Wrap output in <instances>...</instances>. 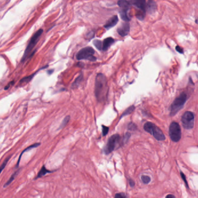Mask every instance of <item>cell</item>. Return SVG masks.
<instances>
[{
    "label": "cell",
    "mask_w": 198,
    "mask_h": 198,
    "mask_svg": "<svg viewBox=\"0 0 198 198\" xmlns=\"http://www.w3.org/2000/svg\"><path fill=\"white\" fill-rule=\"evenodd\" d=\"M109 88L106 77L99 73L96 75L95 85V95L100 103H104L107 99Z\"/></svg>",
    "instance_id": "1"
},
{
    "label": "cell",
    "mask_w": 198,
    "mask_h": 198,
    "mask_svg": "<svg viewBox=\"0 0 198 198\" xmlns=\"http://www.w3.org/2000/svg\"><path fill=\"white\" fill-rule=\"evenodd\" d=\"M188 96L185 92H182L180 96L174 100L170 106V116H174L184 107L187 100Z\"/></svg>",
    "instance_id": "2"
},
{
    "label": "cell",
    "mask_w": 198,
    "mask_h": 198,
    "mask_svg": "<svg viewBox=\"0 0 198 198\" xmlns=\"http://www.w3.org/2000/svg\"><path fill=\"white\" fill-rule=\"evenodd\" d=\"M144 129L153 136L154 138L158 141H164L166 139L165 136L162 130L152 122H146L144 125Z\"/></svg>",
    "instance_id": "3"
},
{
    "label": "cell",
    "mask_w": 198,
    "mask_h": 198,
    "mask_svg": "<svg viewBox=\"0 0 198 198\" xmlns=\"http://www.w3.org/2000/svg\"><path fill=\"white\" fill-rule=\"evenodd\" d=\"M95 53V50L92 47L87 46L82 48L77 53L76 58L78 60H87L91 61H95L96 57L94 54Z\"/></svg>",
    "instance_id": "4"
},
{
    "label": "cell",
    "mask_w": 198,
    "mask_h": 198,
    "mask_svg": "<svg viewBox=\"0 0 198 198\" xmlns=\"http://www.w3.org/2000/svg\"><path fill=\"white\" fill-rule=\"evenodd\" d=\"M169 136L173 142H178L181 138L180 126L176 122H171L169 126Z\"/></svg>",
    "instance_id": "5"
},
{
    "label": "cell",
    "mask_w": 198,
    "mask_h": 198,
    "mask_svg": "<svg viewBox=\"0 0 198 198\" xmlns=\"http://www.w3.org/2000/svg\"><path fill=\"white\" fill-rule=\"evenodd\" d=\"M120 141V135L118 134L111 136L107 141L106 146L104 148V152L105 154H109L114 151Z\"/></svg>",
    "instance_id": "6"
},
{
    "label": "cell",
    "mask_w": 198,
    "mask_h": 198,
    "mask_svg": "<svg viewBox=\"0 0 198 198\" xmlns=\"http://www.w3.org/2000/svg\"><path fill=\"white\" fill-rule=\"evenodd\" d=\"M43 33L42 29H39L34 34L32 37L30 39V41L28 44L27 48H26L25 52H24V55L23 56L22 59L24 60L26 57H27V56L30 53V52L32 51V50L33 49V48H34L35 45H36L38 41L39 38H40L41 35H42Z\"/></svg>",
    "instance_id": "7"
},
{
    "label": "cell",
    "mask_w": 198,
    "mask_h": 198,
    "mask_svg": "<svg viewBox=\"0 0 198 198\" xmlns=\"http://www.w3.org/2000/svg\"><path fill=\"white\" fill-rule=\"evenodd\" d=\"M195 116L193 112L191 111H186L182 115L181 122L183 127L186 129H191L194 126Z\"/></svg>",
    "instance_id": "8"
},
{
    "label": "cell",
    "mask_w": 198,
    "mask_h": 198,
    "mask_svg": "<svg viewBox=\"0 0 198 198\" xmlns=\"http://www.w3.org/2000/svg\"><path fill=\"white\" fill-rule=\"evenodd\" d=\"M130 31V24L128 22L122 23L117 29L118 33L121 37H125L128 35Z\"/></svg>",
    "instance_id": "9"
},
{
    "label": "cell",
    "mask_w": 198,
    "mask_h": 198,
    "mask_svg": "<svg viewBox=\"0 0 198 198\" xmlns=\"http://www.w3.org/2000/svg\"><path fill=\"white\" fill-rule=\"evenodd\" d=\"M130 3L134 5L139 9L140 11L146 12V0H130Z\"/></svg>",
    "instance_id": "10"
},
{
    "label": "cell",
    "mask_w": 198,
    "mask_h": 198,
    "mask_svg": "<svg viewBox=\"0 0 198 198\" xmlns=\"http://www.w3.org/2000/svg\"><path fill=\"white\" fill-rule=\"evenodd\" d=\"M157 9V5L154 0H148L146 4V11L148 14H152L156 12Z\"/></svg>",
    "instance_id": "11"
},
{
    "label": "cell",
    "mask_w": 198,
    "mask_h": 198,
    "mask_svg": "<svg viewBox=\"0 0 198 198\" xmlns=\"http://www.w3.org/2000/svg\"><path fill=\"white\" fill-rule=\"evenodd\" d=\"M118 22V16L116 15H114L111 17V18L109 19L108 21L106 23L104 26V27L105 28V29L109 30L112 28L113 27H114L116 25L117 23Z\"/></svg>",
    "instance_id": "12"
},
{
    "label": "cell",
    "mask_w": 198,
    "mask_h": 198,
    "mask_svg": "<svg viewBox=\"0 0 198 198\" xmlns=\"http://www.w3.org/2000/svg\"><path fill=\"white\" fill-rule=\"evenodd\" d=\"M117 4L119 7L120 8V10L125 12H128L131 5L130 2L126 0H119Z\"/></svg>",
    "instance_id": "13"
},
{
    "label": "cell",
    "mask_w": 198,
    "mask_h": 198,
    "mask_svg": "<svg viewBox=\"0 0 198 198\" xmlns=\"http://www.w3.org/2000/svg\"><path fill=\"white\" fill-rule=\"evenodd\" d=\"M115 42V39L112 37H108L104 39L103 41V50L106 51L110 48V47Z\"/></svg>",
    "instance_id": "14"
},
{
    "label": "cell",
    "mask_w": 198,
    "mask_h": 198,
    "mask_svg": "<svg viewBox=\"0 0 198 198\" xmlns=\"http://www.w3.org/2000/svg\"><path fill=\"white\" fill-rule=\"evenodd\" d=\"M52 172H53L52 171L49 170L47 169L46 167H45V165H44L42 167V168L40 170H39L37 176L35 178V180H37V179H38V178H41V177L44 176L45 175L48 174V173H52Z\"/></svg>",
    "instance_id": "15"
},
{
    "label": "cell",
    "mask_w": 198,
    "mask_h": 198,
    "mask_svg": "<svg viewBox=\"0 0 198 198\" xmlns=\"http://www.w3.org/2000/svg\"><path fill=\"white\" fill-rule=\"evenodd\" d=\"M40 146V143H35V144H34L33 145H31V146H30L29 147H28L27 148H26L25 150H24L23 151L21 154H20V155L19 156V159H18V161L17 162V165H16V167H19V163H20V159H21V158H22V155L23 154L24 152H26V151H29L30 150H31V149L33 148H37L38 146Z\"/></svg>",
    "instance_id": "16"
},
{
    "label": "cell",
    "mask_w": 198,
    "mask_h": 198,
    "mask_svg": "<svg viewBox=\"0 0 198 198\" xmlns=\"http://www.w3.org/2000/svg\"><path fill=\"white\" fill-rule=\"evenodd\" d=\"M19 170H18L16 171H15V172H14V173H13V174H12V176H11V177H10V178H9V180H8V181L4 185L3 187L4 188H6V187H7L8 186H9V185H10L11 183H12V182L14 181V180H15V178H16V177H17V176H18V174H19Z\"/></svg>",
    "instance_id": "17"
},
{
    "label": "cell",
    "mask_w": 198,
    "mask_h": 198,
    "mask_svg": "<svg viewBox=\"0 0 198 198\" xmlns=\"http://www.w3.org/2000/svg\"><path fill=\"white\" fill-rule=\"evenodd\" d=\"M82 81H83V75L82 74H81L80 75H79V76L75 79V80L74 82H73L71 87H72L73 89L78 88L79 87V86L80 85Z\"/></svg>",
    "instance_id": "18"
},
{
    "label": "cell",
    "mask_w": 198,
    "mask_h": 198,
    "mask_svg": "<svg viewBox=\"0 0 198 198\" xmlns=\"http://www.w3.org/2000/svg\"><path fill=\"white\" fill-rule=\"evenodd\" d=\"M135 107L134 106V105H131V106L129 107V108H127L123 113H122L121 116H120V119H122L123 117H124V116L130 114L131 112H133L134 110H135Z\"/></svg>",
    "instance_id": "19"
},
{
    "label": "cell",
    "mask_w": 198,
    "mask_h": 198,
    "mask_svg": "<svg viewBox=\"0 0 198 198\" xmlns=\"http://www.w3.org/2000/svg\"><path fill=\"white\" fill-rule=\"evenodd\" d=\"M119 14H120V18H121L122 19L124 20V21L126 22H128L129 21H130V18L129 16H128L127 12H125V11L120 10L119 11Z\"/></svg>",
    "instance_id": "20"
},
{
    "label": "cell",
    "mask_w": 198,
    "mask_h": 198,
    "mask_svg": "<svg viewBox=\"0 0 198 198\" xmlns=\"http://www.w3.org/2000/svg\"><path fill=\"white\" fill-rule=\"evenodd\" d=\"M93 44L98 50H103V42L102 41L98 40V39H95V40L93 41Z\"/></svg>",
    "instance_id": "21"
},
{
    "label": "cell",
    "mask_w": 198,
    "mask_h": 198,
    "mask_svg": "<svg viewBox=\"0 0 198 198\" xmlns=\"http://www.w3.org/2000/svg\"><path fill=\"white\" fill-rule=\"evenodd\" d=\"M146 12L144 11H139L138 12L136 13V16L137 18L140 20H143L144 19L145 16H146Z\"/></svg>",
    "instance_id": "22"
},
{
    "label": "cell",
    "mask_w": 198,
    "mask_h": 198,
    "mask_svg": "<svg viewBox=\"0 0 198 198\" xmlns=\"http://www.w3.org/2000/svg\"><path fill=\"white\" fill-rule=\"evenodd\" d=\"M70 116H65V118L64 119L63 121L60 124V125L59 126V129H63L65 127V126L67 125V123H69V122L70 121Z\"/></svg>",
    "instance_id": "23"
},
{
    "label": "cell",
    "mask_w": 198,
    "mask_h": 198,
    "mask_svg": "<svg viewBox=\"0 0 198 198\" xmlns=\"http://www.w3.org/2000/svg\"><path fill=\"white\" fill-rule=\"evenodd\" d=\"M141 180L144 184H148L151 182V177L148 176H146V175H142L141 176Z\"/></svg>",
    "instance_id": "24"
},
{
    "label": "cell",
    "mask_w": 198,
    "mask_h": 198,
    "mask_svg": "<svg viewBox=\"0 0 198 198\" xmlns=\"http://www.w3.org/2000/svg\"><path fill=\"white\" fill-rule=\"evenodd\" d=\"M34 75V74L31 75H30V76H27V77H24V78H23V79H22L21 80H20V82L22 83V84H25V83L30 82V81H31V79L33 78Z\"/></svg>",
    "instance_id": "25"
},
{
    "label": "cell",
    "mask_w": 198,
    "mask_h": 198,
    "mask_svg": "<svg viewBox=\"0 0 198 198\" xmlns=\"http://www.w3.org/2000/svg\"><path fill=\"white\" fill-rule=\"evenodd\" d=\"M10 158H11V156H9V157H8L7 158H6V159L5 160L4 162L3 163V164H2V165L0 166V174H1L2 171H3V170L5 169V167L7 166L8 162L9 160V159H10Z\"/></svg>",
    "instance_id": "26"
},
{
    "label": "cell",
    "mask_w": 198,
    "mask_h": 198,
    "mask_svg": "<svg viewBox=\"0 0 198 198\" xmlns=\"http://www.w3.org/2000/svg\"><path fill=\"white\" fill-rule=\"evenodd\" d=\"M130 136H131L130 133H126L125 135V136H123V139H122V143H123V144H126V143H127L128 140H129V139L130 138Z\"/></svg>",
    "instance_id": "27"
},
{
    "label": "cell",
    "mask_w": 198,
    "mask_h": 198,
    "mask_svg": "<svg viewBox=\"0 0 198 198\" xmlns=\"http://www.w3.org/2000/svg\"><path fill=\"white\" fill-rule=\"evenodd\" d=\"M109 127L106 126L102 125V135L103 136H105L108 133Z\"/></svg>",
    "instance_id": "28"
},
{
    "label": "cell",
    "mask_w": 198,
    "mask_h": 198,
    "mask_svg": "<svg viewBox=\"0 0 198 198\" xmlns=\"http://www.w3.org/2000/svg\"><path fill=\"white\" fill-rule=\"evenodd\" d=\"M180 174H181V178L182 180H183L185 184V186L187 188H189V186H188V182L187 181H186V176L182 172V171H180Z\"/></svg>",
    "instance_id": "29"
},
{
    "label": "cell",
    "mask_w": 198,
    "mask_h": 198,
    "mask_svg": "<svg viewBox=\"0 0 198 198\" xmlns=\"http://www.w3.org/2000/svg\"><path fill=\"white\" fill-rule=\"evenodd\" d=\"M114 198H127V196L125 193H117L115 195Z\"/></svg>",
    "instance_id": "30"
},
{
    "label": "cell",
    "mask_w": 198,
    "mask_h": 198,
    "mask_svg": "<svg viewBox=\"0 0 198 198\" xmlns=\"http://www.w3.org/2000/svg\"><path fill=\"white\" fill-rule=\"evenodd\" d=\"M127 128H128V129L130 130H134L136 129L137 126H136V125H135V123H132V122H131V123H130L129 125H128Z\"/></svg>",
    "instance_id": "31"
},
{
    "label": "cell",
    "mask_w": 198,
    "mask_h": 198,
    "mask_svg": "<svg viewBox=\"0 0 198 198\" xmlns=\"http://www.w3.org/2000/svg\"><path fill=\"white\" fill-rule=\"evenodd\" d=\"M176 50L178 53H181V54L184 53L183 48H181V47L180 46H178V45H177V46H176Z\"/></svg>",
    "instance_id": "32"
},
{
    "label": "cell",
    "mask_w": 198,
    "mask_h": 198,
    "mask_svg": "<svg viewBox=\"0 0 198 198\" xmlns=\"http://www.w3.org/2000/svg\"><path fill=\"white\" fill-rule=\"evenodd\" d=\"M129 183L131 187H134L135 185V182L132 179H129Z\"/></svg>",
    "instance_id": "33"
},
{
    "label": "cell",
    "mask_w": 198,
    "mask_h": 198,
    "mask_svg": "<svg viewBox=\"0 0 198 198\" xmlns=\"http://www.w3.org/2000/svg\"><path fill=\"white\" fill-rule=\"evenodd\" d=\"M13 84H14V81H12V82H11L10 83H9V84H8L7 85V86H6V87L5 88V90H7V89H8V88H9L11 87V85H12Z\"/></svg>",
    "instance_id": "34"
},
{
    "label": "cell",
    "mask_w": 198,
    "mask_h": 198,
    "mask_svg": "<svg viewBox=\"0 0 198 198\" xmlns=\"http://www.w3.org/2000/svg\"><path fill=\"white\" fill-rule=\"evenodd\" d=\"M166 198H175V196L173 195H171V194H169L166 196Z\"/></svg>",
    "instance_id": "35"
},
{
    "label": "cell",
    "mask_w": 198,
    "mask_h": 198,
    "mask_svg": "<svg viewBox=\"0 0 198 198\" xmlns=\"http://www.w3.org/2000/svg\"><path fill=\"white\" fill-rule=\"evenodd\" d=\"M196 23H197V24H198V18L196 20Z\"/></svg>",
    "instance_id": "36"
}]
</instances>
